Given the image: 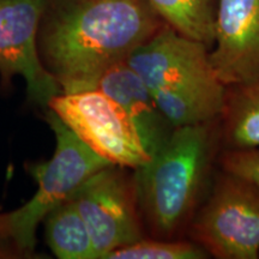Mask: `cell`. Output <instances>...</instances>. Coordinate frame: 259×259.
Segmentation results:
<instances>
[{
	"label": "cell",
	"instance_id": "11",
	"mask_svg": "<svg viewBox=\"0 0 259 259\" xmlns=\"http://www.w3.org/2000/svg\"><path fill=\"white\" fill-rule=\"evenodd\" d=\"M219 120L226 149L259 147V72L242 82L226 85Z\"/></svg>",
	"mask_w": 259,
	"mask_h": 259
},
{
	"label": "cell",
	"instance_id": "9",
	"mask_svg": "<svg viewBox=\"0 0 259 259\" xmlns=\"http://www.w3.org/2000/svg\"><path fill=\"white\" fill-rule=\"evenodd\" d=\"M210 60L225 85L259 72V0H218Z\"/></svg>",
	"mask_w": 259,
	"mask_h": 259
},
{
	"label": "cell",
	"instance_id": "8",
	"mask_svg": "<svg viewBox=\"0 0 259 259\" xmlns=\"http://www.w3.org/2000/svg\"><path fill=\"white\" fill-rule=\"evenodd\" d=\"M126 64L150 92L226 87L213 70L209 48L166 23L130 54Z\"/></svg>",
	"mask_w": 259,
	"mask_h": 259
},
{
	"label": "cell",
	"instance_id": "13",
	"mask_svg": "<svg viewBox=\"0 0 259 259\" xmlns=\"http://www.w3.org/2000/svg\"><path fill=\"white\" fill-rule=\"evenodd\" d=\"M164 23L211 50L218 0H147Z\"/></svg>",
	"mask_w": 259,
	"mask_h": 259
},
{
	"label": "cell",
	"instance_id": "14",
	"mask_svg": "<svg viewBox=\"0 0 259 259\" xmlns=\"http://www.w3.org/2000/svg\"><path fill=\"white\" fill-rule=\"evenodd\" d=\"M208 253L198 244L178 239L142 238L112 251L106 259H203Z\"/></svg>",
	"mask_w": 259,
	"mask_h": 259
},
{
	"label": "cell",
	"instance_id": "1",
	"mask_svg": "<svg viewBox=\"0 0 259 259\" xmlns=\"http://www.w3.org/2000/svg\"><path fill=\"white\" fill-rule=\"evenodd\" d=\"M163 24L147 0H46L38 54L61 93L92 90Z\"/></svg>",
	"mask_w": 259,
	"mask_h": 259
},
{
	"label": "cell",
	"instance_id": "10",
	"mask_svg": "<svg viewBox=\"0 0 259 259\" xmlns=\"http://www.w3.org/2000/svg\"><path fill=\"white\" fill-rule=\"evenodd\" d=\"M95 89L106 94L121 107L150 156L169 138L174 127L162 114L150 89L126 61L103 72L96 82Z\"/></svg>",
	"mask_w": 259,
	"mask_h": 259
},
{
	"label": "cell",
	"instance_id": "7",
	"mask_svg": "<svg viewBox=\"0 0 259 259\" xmlns=\"http://www.w3.org/2000/svg\"><path fill=\"white\" fill-rule=\"evenodd\" d=\"M46 0H0V85L10 89L22 76L28 101L42 111L61 89L45 69L37 48V34Z\"/></svg>",
	"mask_w": 259,
	"mask_h": 259
},
{
	"label": "cell",
	"instance_id": "12",
	"mask_svg": "<svg viewBox=\"0 0 259 259\" xmlns=\"http://www.w3.org/2000/svg\"><path fill=\"white\" fill-rule=\"evenodd\" d=\"M48 247L60 259H97L92 236L72 199L69 198L44 219Z\"/></svg>",
	"mask_w": 259,
	"mask_h": 259
},
{
	"label": "cell",
	"instance_id": "4",
	"mask_svg": "<svg viewBox=\"0 0 259 259\" xmlns=\"http://www.w3.org/2000/svg\"><path fill=\"white\" fill-rule=\"evenodd\" d=\"M192 240L219 259L259 258V189L223 171L190 221Z\"/></svg>",
	"mask_w": 259,
	"mask_h": 259
},
{
	"label": "cell",
	"instance_id": "15",
	"mask_svg": "<svg viewBox=\"0 0 259 259\" xmlns=\"http://www.w3.org/2000/svg\"><path fill=\"white\" fill-rule=\"evenodd\" d=\"M220 163L223 171L250 181L259 189V147L226 149Z\"/></svg>",
	"mask_w": 259,
	"mask_h": 259
},
{
	"label": "cell",
	"instance_id": "2",
	"mask_svg": "<svg viewBox=\"0 0 259 259\" xmlns=\"http://www.w3.org/2000/svg\"><path fill=\"white\" fill-rule=\"evenodd\" d=\"M218 120L176 127L149 161L134 169L142 221L153 238L176 239L192 219L215 153Z\"/></svg>",
	"mask_w": 259,
	"mask_h": 259
},
{
	"label": "cell",
	"instance_id": "16",
	"mask_svg": "<svg viewBox=\"0 0 259 259\" xmlns=\"http://www.w3.org/2000/svg\"><path fill=\"white\" fill-rule=\"evenodd\" d=\"M0 258H21V255L11 246L0 240Z\"/></svg>",
	"mask_w": 259,
	"mask_h": 259
},
{
	"label": "cell",
	"instance_id": "3",
	"mask_svg": "<svg viewBox=\"0 0 259 259\" xmlns=\"http://www.w3.org/2000/svg\"><path fill=\"white\" fill-rule=\"evenodd\" d=\"M45 119L56 137L54 154L48 161L30 162L27 170L37 190L24 205L0 213V240L21 258L35 257L37 227L50 211L67 200L90 176L109 166L87 147L51 109Z\"/></svg>",
	"mask_w": 259,
	"mask_h": 259
},
{
	"label": "cell",
	"instance_id": "6",
	"mask_svg": "<svg viewBox=\"0 0 259 259\" xmlns=\"http://www.w3.org/2000/svg\"><path fill=\"white\" fill-rule=\"evenodd\" d=\"M88 227L97 259L144 238L134 177L109 164L90 176L70 197Z\"/></svg>",
	"mask_w": 259,
	"mask_h": 259
},
{
	"label": "cell",
	"instance_id": "5",
	"mask_svg": "<svg viewBox=\"0 0 259 259\" xmlns=\"http://www.w3.org/2000/svg\"><path fill=\"white\" fill-rule=\"evenodd\" d=\"M47 108L111 164L136 169L151 157L121 107L100 90L60 93Z\"/></svg>",
	"mask_w": 259,
	"mask_h": 259
}]
</instances>
